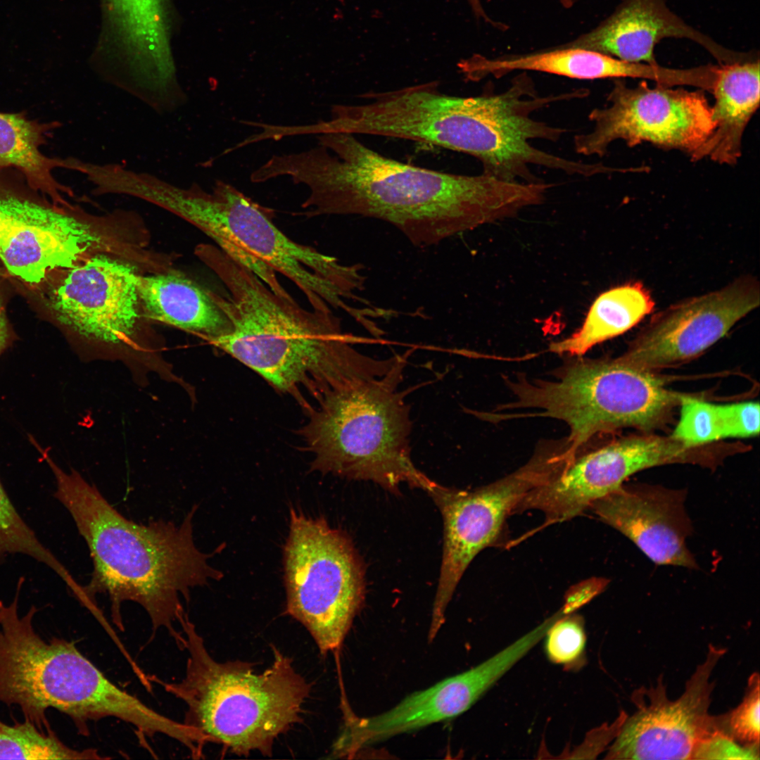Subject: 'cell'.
Returning a JSON list of instances; mask_svg holds the SVG:
<instances>
[{"label": "cell", "mask_w": 760, "mask_h": 760, "mask_svg": "<svg viewBox=\"0 0 760 760\" xmlns=\"http://www.w3.org/2000/svg\"><path fill=\"white\" fill-rule=\"evenodd\" d=\"M317 140L316 147L278 155L273 163L277 177H289L308 188L299 215L381 220L422 247L512 217L531 201V189L522 182L407 164L381 155L349 133L322 134Z\"/></svg>", "instance_id": "6da1fadb"}, {"label": "cell", "mask_w": 760, "mask_h": 760, "mask_svg": "<svg viewBox=\"0 0 760 760\" xmlns=\"http://www.w3.org/2000/svg\"><path fill=\"white\" fill-rule=\"evenodd\" d=\"M199 257L225 287L220 303L232 324L210 343L293 396L306 412L308 396L315 405L331 391L384 376L400 359L358 352L333 312L308 310L274 293L216 246H205Z\"/></svg>", "instance_id": "7a4b0ae2"}, {"label": "cell", "mask_w": 760, "mask_h": 760, "mask_svg": "<svg viewBox=\"0 0 760 760\" xmlns=\"http://www.w3.org/2000/svg\"><path fill=\"white\" fill-rule=\"evenodd\" d=\"M46 454L43 457L56 481L53 496L70 514L93 562L90 581L80 587L77 598L89 607L96 595H107L112 619L121 631L122 604L136 602L148 614L153 631L165 629L182 649L184 635L175 627L186 613L181 597L189 602L191 588L222 577L208 559L224 546L210 555L196 547V506L178 525L163 520L136 523L77 471H64Z\"/></svg>", "instance_id": "3957f363"}, {"label": "cell", "mask_w": 760, "mask_h": 760, "mask_svg": "<svg viewBox=\"0 0 760 760\" xmlns=\"http://www.w3.org/2000/svg\"><path fill=\"white\" fill-rule=\"evenodd\" d=\"M179 625L188 652L185 675L178 682L152 681L186 704L183 723L203 745H222L238 756H272L276 738L301 721L310 684L275 647L272 664L256 673L248 662L214 659L186 612Z\"/></svg>", "instance_id": "277c9868"}, {"label": "cell", "mask_w": 760, "mask_h": 760, "mask_svg": "<svg viewBox=\"0 0 760 760\" xmlns=\"http://www.w3.org/2000/svg\"><path fill=\"white\" fill-rule=\"evenodd\" d=\"M156 203L199 229L274 293L291 296L277 272L289 279L312 310L348 312L350 308L345 300L354 298V291L363 286L356 265H343L291 239L274 224L270 210L222 180L215 181L210 191L197 184L184 189L166 183Z\"/></svg>", "instance_id": "5b68a950"}, {"label": "cell", "mask_w": 760, "mask_h": 760, "mask_svg": "<svg viewBox=\"0 0 760 760\" xmlns=\"http://www.w3.org/2000/svg\"><path fill=\"white\" fill-rule=\"evenodd\" d=\"M405 355L384 376L330 391L307 412L298 431L312 470L371 481L399 493L403 483L429 492L436 483L413 464L410 406L402 391Z\"/></svg>", "instance_id": "8992f818"}, {"label": "cell", "mask_w": 760, "mask_h": 760, "mask_svg": "<svg viewBox=\"0 0 760 760\" xmlns=\"http://www.w3.org/2000/svg\"><path fill=\"white\" fill-rule=\"evenodd\" d=\"M506 382L514 400L498 410H534L531 416L564 422L569 429L568 450L574 456L599 433L659 428L678 407L683 395L668 388L655 372L631 366L618 357H577L552 379L519 375Z\"/></svg>", "instance_id": "52a82bcc"}, {"label": "cell", "mask_w": 760, "mask_h": 760, "mask_svg": "<svg viewBox=\"0 0 760 760\" xmlns=\"http://www.w3.org/2000/svg\"><path fill=\"white\" fill-rule=\"evenodd\" d=\"M284 566L286 613L322 654L338 650L365 599L364 571L349 538L291 508Z\"/></svg>", "instance_id": "ba28073f"}, {"label": "cell", "mask_w": 760, "mask_h": 760, "mask_svg": "<svg viewBox=\"0 0 760 760\" xmlns=\"http://www.w3.org/2000/svg\"><path fill=\"white\" fill-rule=\"evenodd\" d=\"M29 187L16 170L0 168V211L6 217L0 261L24 284L39 287L91 255L129 249L121 231L109 228L112 217L34 199L25 192Z\"/></svg>", "instance_id": "9c48e42d"}, {"label": "cell", "mask_w": 760, "mask_h": 760, "mask_svg": "<svg viewBox=\"0 0 760 760\" xmlns=\"http://www.w3.org/2000/svg\"><path fill=\"white\" fill-rule=\"evenodd\" d=\"M559 463L540 448L524 466L491 483L474 490H460L438 483L427 492L443 521V548L438 583L433 601L429 638H435L443 625L453 593L474 557L494 544L507 518L535 488L552 478Z\"/></svg>", "instance_id": "30bf717a"}, {"label": "cell", "mask_w": 760, "mask_h": 760, "mask_svg": "<svg viewBox=\"0 0 760 760\" xmlns=\"http://www.w3.org/2000/svg\"><path fill=\"white\" fill-rule=\"evenodd\" d=\"M613 84L608 106L595 108L588 115L593 129L574 137L577 153L602 157L609 146L619 139L630 147L650 142L691 156L714 129L712 108L704 90L657 84L650 87L645 81L629 87L621 79H615Z\"/></svg>", "instance_id": "8fae6325"}, {"label": "cell", "mask_w": 760, "mask_h": 760, "mask_svg": "<svg viewBox=\"0 0 760 760\" xmlns=\"http://www.w3.org/2000/svg\"><path fill=\"white\" fill-rule=\"evenodd\" d=\"M102 30L93 56L105 80L151 108L184 94L171 49L169 0H101Z\"/></svg>", "instance_id": "7c38bea8"}, {"label": "cell", "mask_w": 760, "mask_h": 760, "mask_svg": "<svg viewBox=\"0 0 760 760\" xmlns=\"http://www.w3.org/2000/svg\"><path fill=\"white\" fill-rule=\"evenodd\" d=\"M725 652L710 645L676 700L668 698L661 680L635 692L637 709L626 716L605 759H695L702 745L723 729L722 716L709 713L714 689L709 678Z\"/></svg>", "instance_id": "4fadbf2b"}, {"label": "cell", "mask_w": 760, "mask_h": 760, "mask_svg": "<svg viewBox=\"0 0 760 760\" xmlns=\"http://www.w3.org/2000/svg\"><path fill=\"white\" fill-rule=\"evenodd\" d=\"M708 457L706 447H688L671 436H626L578 454L552 479L534 489L528 504L543 514L546 525L560 523L581 514L637 472L669 464L704 466Z\"/></svg>", "instance_id": "5bb4252c"}, {"label": "cell", "mask_w": 760, "mask_h": 760, "mask_svg": "<svg viewBox=\"0 0 760 760\" xmlns=\"http://www.w3.org/2000/svg\"><path fill=\"white\" fill-rule=\"evenodd\" d=\"M138 277L127 261L99 253L53 276L44 300L57 322L80 338L123 346L140 322Z\"/></svg>", "instance_id": "9a60e30c"}, {"label": "cell", "mask_w": 760, "mask_h": 760, "mask_svg": "<svg viewBox=\"0 0 760 760\" xmlns=\"http://www.w3.org/2000/svg\"><path fill=\"white\" fill-rule=\"evenodd\" d=\"M759 303V280L752 275L739 277L655 313L618 357L652 372L685 363L723 338Z\"/></svg>", "instance_id": "2e32d148"}, {"label": "cell", "mask_w": 760, "mask_h": 760, "mask_svg": "<svg viewBox=\"0 0 760 760\" xmlns=\"http://www.w3.org/2000/svg\"><path fill=\"white\" fill-rule=\"evenodd\" d=\"M526 652V645L517 640L474 667L413 692L378 715L360 718L344 707L343 729L334 744L336 753L352 758L376 742L459 716Z\"/></svg>", "instance_id": "e0dca14e"}, {"label": "cell", "mask_w": 760, "mask_h": 760, "mask_svg": "<svg viewBox=\"0 0 760 760\" xmlns=\"http://www.w3.org/2000/svg\"><path fill=\"white\" fill-rule=\"evenodd\" d=\"M686 492L648 484H623L590 509L631 540L659 565L697 569L686 540L692 526L685 509Z\"/></svg>", "instance_id": "ac0fdd59"}, {"label": "cell", "mask_w": 760, "mask_h": 760, "mask_svg": "<svg viewBox=\"0 0 760 760\" xmlns=\"http://www.w3.org/2000/svg\"><path fill=\"white\" fill-rule=\"evenodd\" d=\"M668 37L699 44L720 64L741 60L745 54L726 49L688 25L665 0H623L595 28L562 46L593 50L628 62L657 64L654 47Z\"/></svg>", "instance_id": "d6986e66"}, {"label": "cell", "mask_w": 760, "mask_h": 760, "mask_svg": "<svg viewBox=\"0 0 760 760\" xmlns=\"http://www.w3.org/2000/svg\"><path fill=\"white\" fill-rule=\"evenodd\" d=\"M137 289L142 312L151 319L198 335L210 343L232 330L220 294L181 272L139 274Z\"/></svg>", "instance_id": "ffe728a7"}, {"label": "cell", "mask_w": 760, "mask_h": 760, "mask_svg": "<svg viewBox=\"0 0 760 760\" xmlns=\"http://www.w3.org/2000/svg\"><path fill=\"white\" fill-rule=\"evenodd\" d=\"M714 129L690 158L709 157L719 164L735 165L742 153L745 128L759 105V60L754 56L719 65L712 91Z\"/></svg>", "instance_id": "44dd1931"}, {"label": "cell", "mask_w": 760, "mask_h": 760, "mask_svg": "<svg viewBox=\"0 0 760 760\" xmlns=\"http://www.w3.org/2000/svg\"><path fill=\"white\" fill-rule=\"evenodd\" d=\"M464 70L472 81L488 75L500 78L515 70L537 71L577 80H653L655 68L648 63L623 61L609 55L582 48L562 45L522 55L494 58L474 55L467 58Z\"/></svg>", "instance_id": "7402d4cb"}, {"label": "cell", "mask_w": 760, "mask_h": 760, "mask_svg": "<svg viewBox=\"0 0 760 760\" xmlns=\"http://www.w3.org/2000/svg\"><path fill=\"white\" fill-rule=\"evenodd\" d=\"M61 123L43 122L26 113L0 111V168L18 172L34 191L54 205L68 206L72 190L54 176L58 168L75 171L77 158L49 157L42 147Z\"/></svg>", "instance_id": "603a6c76"}, {"label": "cell", "mask_w": 760, "mask_h": 760, "mask_svg": "<svg viewBox=\"0 0 760 760\" xmlns=\"http://www.w3.org/2000/svg\"><path fill=\"white\" fill-rule=\"evenodd\" d=\"M655 303L640 281H631L600 294L581 327L569 337L550 345L558 355L582 357L595 346L621 335L651 314Z\"/></svg>", "instance_id": "cb8c5ba5"}, {"label": "cell", "mask_w": 760, "mask_h": 760, "mask_svg": "<svg viewBox=\"0 0 760 760\" xmlns=\"http://www.w3.org/2000/svg\"><path fill=\"white\" fill-rule=\"evenodd\" d=\"M97 750L73 749L51 731L39 730L32 723L8 726L0 721V759H101Z\"/></svg>", "instance_id": "d4e9b609"}, {"label": "cell", "mask_w": 760, "mask_h": 760, "mask_svg": "<svg viewBox=\"0 0 760 760\" xmlns=\"http://www.w3.org/2000/svg\"><path fill=\"white\" fill-rule=\"evenodd\" d=\"M20 554L42 563L70 585L74 578L20 515L0 480V562Z\"/></svg>", "instance_id": "484cf974"}, {"label": "cell", "mask_w": 760, "mask_h": 760, "mask_svg": "<svg viewBox=\"0 0 760 760\" xmlns=\"http://www.w3.org/2000/svg\"><path fill=\"white\" fill-rule=\"evenodd\" d=\"M679 419L671 436L688 447H702L726 439L721 404L683 394Z\"/></svg>", "instance_id": "4316f807"}, {"label": "cell", "mask_w": 760, "mask_h": 760, "mask_svg": "<svg viewBox=\"0 0 760 760\" xmlns=\"http://www.w3.org/2000/svg\"><path fill=\"white\" fill-rule=\"evenodd\" d=\"M545 636V652L552 662L568 670L583 665L586 636L580 616L572 613L562 615L552 623Z\"/></svg>", "instance_id": "83f0119b"}, {"label": "cell", "mask_w": 760, "mask_h": 760, "mask_svg": "<svg viewBox=\"0 0 760 760\" xmlns=\"http://www.w3.org/2000/svg\"><path fill=\"white\" fill-rule=\"evenodd\" d=\"M759 678L758 673L750 676L747 692L742 702L724 715L726 732L735 741L747 745L759 741Z\"/></svg>", "instance_id": "f1b7e54d"}, {"label": "cell", "mask_w": 760, "mask_h": 760, "mask_svg": "<svg viewBox=\"0 0 760 760\" xmlns=\"http://www.w3.org/2000/svg\"><path fill=\"white\" fill-rule=\"evenodd\" d=\"M726 438H746L759 435L760 414L758 401L721 404Z\"/></svg>", "instance_id": "f546056e"}, {"label": "cell", "mask_w": 760, "mask_h": 760, "mask_svg": "<svg viewBox=\"0 0 760 760\" xmlns=\"http://www.w3.org/2000/svg\"><path fill=\"white\" fill-rule=\"evenodd\" d=\"M626 715H621L612 725L602 726L591 731L585 738L583 744L571 754V758H593L598 754L613 737L616 736Z\"/></svg>", "instance_id": "4dcf8cb0"}, {"label": "cell", "mask_w": 760, "mask_h": 760, "mask_svg": "<svg viewBox=\"0 0 760 760\" xmlns=\"http://www.w3.org/2000/svg\"><path fill=\"white\" fill-rule=\"evenodd\" d=\"M470 6L473 10L474 13L478 18H481L486 22L491 24L492 25L502 29V24L500 23H495L492 20L486 13L483 10L480 0H468ZM559 3L566 8L572 7L578 0H558Z\"/></svg>", "instance_id": "1f68e13d"}, {"label": "cell", "mask_w": 760, "mask_h": 760, "mask_svg": "<svg viewBox=\"0 0 760 760\" xmlns=\"http://www.w3.org/2000/svg\"><path fill=\"white\" fill-rule=\"evenodd\" d=\"M11 338V334L5 309L0 298V356L7 348Z\"/></svg>", "instance_id": "d6a6232c"}, {"label": "cell", "mask_w": 760, "mask_h": 760, "mask_svg": "<svg viewBox=\"0 0 760 760\" xmlns=\"http://www.w3.org/2000/svg\"><path fill=\"white\" fill-rule=\"evenodd\" d=\"M6 224V217H5V215H4V214H3V213H1V211H0V233L1 232V231L3 230V229L4 228V227H5Z\"/></svg>", "instance_id": "836d02e7"}]
</instances>
